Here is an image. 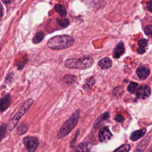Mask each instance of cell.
I'll return each mask as SVG.
<instances>
[{"label":"cell","instance_id":"obj_1","mask_svg":"<svg viewBox=\"0 0 152 152\" xmlns=\"http://www.w3.org/2000/svg\"><path fill=\"white\" fill-rule=\"evenodd\" d=\"M74 39L67 35L56 36L50 38L48 42V46L52 49H62L73 45Z\"/></svg>","mask_w":152,"mask_h":152},{"label":"cell","instance_id":"obj_2","mask_svg":"<svg viewBox=\"0 0 152 152\" xmlns=\"http://www.w3.org/2000/svg\"><path fill=\"white\" fill-rule=\"evenodd\" d=\"M93 59L90 56H84L78 59H68L65 61L64 65L69 68L85 69L93 64Z\"/></svg>","mask_w":152,"mask_h":152},{"label":"cell","instance_id":"obj_3","mask_svg":"<svg viewBox=\"0 0 152 152\" xmlns=\"http://www.w3.org/2000/svg\"><path fill=\"white\" fill-rule=\"evenodd\" d=\"M79 116L80 112L78 110H77L73 113L69 119L64 122L58 133V138L59 139L65 137L69 133H70V132L76 126L78 121Z\"/></svg>","mask_w":152,"mask_h":152},{"label":"cell","instance_id":"obj_4","mask_svg":"<svg viewBox=\"0 0 152 152\" xmlns=\"http://www.w3.org/2000/svg\"><path fill=\"white\" fill-rule=\"evenodd\" d=\"M33 102V100L31 99H28L24 102V103L22 104V106H21L18 112L16 113L15 116H14V117L10 121L8 128L10 130H12L15 128V126L18 124L21 117L28 110V109L30 108V107L32 104Z\"/></svg>","mask_w":152,"mask_h":152},{"label":"cell","instance_id":"obj_5","mask_svg":"<svg viewBox=\"0 0 152 152\" xmlns=\"http://www.w3.org/2000/svg\"><path fill=\"white\" fill-rule=\"evenodd\" d=\"M23 142L28 152H35L39 145L38 139L33 136H27L24 137Z\"/></svg>","mask_w":152,"mask_h":152},{"label":"cell","instance_id":"obj_6","mask_svg":"<svg viewBox=\"0 0 152 152\" xmlns=\"http://www.w3.org/2000/svg\"><path fill=\"white\" fill-rule=\"evenodd\" d=\"M151 94V90L148 86H141L137 91V96L138 98L141 99H147Z\"/></svg>","mask_w":152,"mask_h":152},{"label":"cell","instance_id":"obj_7","mask_svg":"<svg viewBox=\"0 0 152 152\" xmlns=\"http://www.w3.org/2000/svg\"><path fill=\"white\" fill-rule=\"evenodd\" d=\"M112 137V134L107 127L102 128L99 133V140L102 142H106L109 141Z\"/></svg>","mask_w":152,"mask_h":152},{"label":"cell","instance_id":"obj_8","mask_svg":"<svg viewBox=\"0 0 152 152\" xmlns=\"http://www.w3.org/2000/svg\"><path fill=\"white\" fill-rule=\"evenodd\" d=\"M125 52V47L124 44L121 42L116 46L113 50V57L115 59L119 58Z\"/></svg>","mask_w":152,"mask_h":152},{"label":"cell","instance_id":"obj_9","mask_svg":"<svg viewBox=\"0 0 152 152\" xmlns=\"http://www.w3.org/2000/svg\"><path fill=\"white\" fill-rule=\"evenodd\" d=\"M11 102L10 94H7L2 99H0V112L6 110L10 106Z\"/></svg>","mask_w":152,"mask_h":152},{"label":"cell","instance_id":"obj_10","mask_svg":"<svg viewBox=\"0 0 152 152\" xmlns=\"http://www.w3.org/2000/svg\"><path fill=\"white\" fill-rule=\"evenodd\" d=\"M137 74L141 80L146 79L150 75V70L145 66H140L137 69Z\"/></svg>","mask_w":152,"mask_h":152},{"label":"cell","instance_id":"obj_11","mask_svg":"<svg viewBox=\"0 0 152 152\" xmlns=\"http://www.w3.org/2000/svg\"><path fill=\"white\" fill-rule=\"evenodd\" d=\"M145 132H146L145 128H143V129H141L140 130L135 131L131 134V135L130 136V139H131V140H132L133 141H137L138 139L142 137L145 135Z\"/></svg>","mask_w":152,"mask_h":152},{"label":"cell","instance_id":"obj_12","mask_svg":"<svg viewBox=\"0 0 152 152\" xmlns=\"http://www.w3.org/2000/svg\"><path fill=\"white\" fill-rule=\"evenodd\" d=\"M91 145L89 144L88 142H82L80 144L75 152H91Z\"/></svg>","mask_w":152,"mask_h":152},{"label":"cell","instance_id":"obj_13","mask_svg":"<svg viewBox=\"0 0 152 152\" xmlns=\"http://www.w3.org/2000/svg\"><path fill=\"white\" fill-rule=\"evenodd\" d=\"M99 65L102 69H107L112 66V62L109 58H104L99 61Z\"/></svg>","mask_w":152,"mask_h":152},{"label":"cell","instance_id":"obj_14","mask_svg":"<svg viewBox=\"0 0 152 152\" xmlns=\"http://www.w3.org/2000/svg\"><path fill=\"white\" fill-rule=\"evenodd\" d=\"M150 136L147 137L142 141H141L140 143L137 145V148L136 150L140 152H142L145 150L146 147L148 145L150 142Z\"/></svg>","mask_w":152,"mask_h":152},{"label":"cell","instance_id":"obj_15","mask_svg":"<svg viewBox=\"0 0 152 152\" xmlns=\"http://www.w3.org/2000/svg\"><path fill=\"white\" fill-rule=\"evenodd\" d=\"M55 11L59 14V15L62 17H64L66 15V11L65 8L60 4H57L55 6Z\"/></svg>","mask_w":152,"mask_h":152},{"label":"cell","instance_id":"obj_16","mask_svg":"<svg viewBox=\"0 0 152 152\" xmlns=\"http://www.w3.org/2000/svg\"><path fill=\"white\" fill-rule=\"evenodd\" d=\"M76 80H77L76 77L74 75H67L64 78V81L68 86L74 84L75 83Z\"/></svg>","mask_w":152,"mask_h":152},{"label":"cell","instance_id":"obj_17","mask_svg":"<svg viewBox=\"0 0 152 152\" xmlns=\"http://www.w3.org/2000/svg\"><path fill=\"white\" fill-rule=\"evenodd\" d=\"M43 37H44V34L41 31L37 32L33 38V42L34 43H38L40 41H42Z\"/></svg>","mask_w":152,"mask_h":152},{"label":"cell","instance_id":"obj_18","mask_svg":"<svg viewBox=\"0 0 152 152\" xmlns=\"http://www.w3.org/2000/svg\"><path fill=\"white\" fill-rule=\"evenodd\" d=\"M27 130V124L25 123H21L18 127L17 132L19 135H21L24 134Z\"/></svg>","mask_w":152,"mask_h":152},{"label":"cell","instance_id":"obj_19","mask_svg":"<svg viewBox=\"0 0 152 152\" xmlns=\"http://www.w3.org/2000/svg\"><path fill=\"white\" fill-rule=\"evenodd\" d=\"M94 83H95V81H94V79L93 78V77H91V78H88L84 86V88L85 90L90 89L94 84Z\"/></svg>","mask_w":152,"mask_h":152},{"label":"cell","instance_id":"obj_20","mask_svg":"<svg viewBox=\"0 0 152 152\" xmlns=\"http://www.w3.org/2000/svg\"><path fill=\"white\" fill-rule=\"evenodd\" d=\"M138 87V84L135 82H131L128 86V90L130 93H134Z\"/></svg>","mask_w":152,"mask_h":152},{"label":"cell","instance_id":"obj_21","mask_svg":"<svg viewBox=\"0 0 152 152\" xmlns=\"http://www.w3.org/2000/svg\"><path fill=\"white\" fill-rule=\"evenodd\" d=\"M124 92V88L122 87L121 86H118V87H116L114 89H113V94L117 97H119V96H121L123 93Z\"/></svg>","mask_w":152,"mask_h":152},{"label":"cell","instance_id":"obj_22","mask_svg":"<svg viewBox=\"0 0 152 152\" xmlns=\"http://www.w3.org/2000/svg\"><path fill=\"white\" fill-rule=\"evenodd\" d=\"M130 149L129 144H125L115 150L114 152H128Z\"/></svg>","mask_w":152,"mask_h":152},{"label":"cell","instance_id":"obj_23","mask_svg":"<svg viewBox=\"0 0 152 152\" xmlns=\"http://www.w3.org/2000/svg\"><path fill=\"white\" fill-rule=\"evenodd\" d=\"M7 130V125L4 124L0 126V142L4 138Z\"/></svg>","mask_w":152,"mask_h":152},{"label":"cell","instance_id":"obj_24","mask_svg":"<svg viewBox=\"0 0 152 152\" xmlns=\"http://www.w3.org/2000/svg\"><path fill=\"white\" fill-rule=\"evenodd\" d=\"M145 33L152 39V25L147 26L144 30Z\"/></svg>","mask_w":152,"mask_h":152},{"label":"cell","instance_id":"obj_25","mask_svg":"<svg viewBox=\"0 0 152 152\" xmlns=\"http://www.w3.org/2000/svg\"><path fill=\"white\" fill-rule=\"evenodd\" d=\"M147 40L145 39H141L139 40L138 42V45H139V48H145V47L147 45Z\"/></svg>","mask_w":152,"mask_h":152},{"label":"cell","instance_id":"obj_26","mask_svg":"<svg viewBox=\"0 0 152 152\" xmlns=\"http://www.w3.org/2000/svg\"><path fill=\"white\" fill-rule=\"evenodd\" d=\"M58 23L61 27H66L69 24V21L67 19L60 20L58 21Z\"/></svg>","mask_w":152,"mask_h":152},{"label":"cell","instance_id":"obj_27","mask_svg":"<svg viewBox=\"0 0 152 152\" xmlns=\"http://www.w3.org/2000/svg\"><path fill=\"white\" fill-rule=\"evenodd\" d=\"M147 8L148 11L152 12V0L149 1L147 4Z\"/></svg>","mask_w":152,"mask_h":152},{"label":"cell","instance_id":"obj_28","mask_svg":"<svg viewBox=\"0 0 152 152\" xmlns=\"http://www.w3.org/2000/svg\"><path fill=\"white\" fill-rule=\"evenodd\" d=\"M123 119H124V118L120 115H118L116 116V117L115 118V120L118 122H121V121H123Z\"/></svg>","mask_w":152,"mask_h":152},{"label":"cell","instance_id":"obj_29","mask_svg":"<svg viewBox=\"0 0 152 152\" xmlns=\"http://www.w3.org/2000/svg\"><path fill=\"white\" fill-rule=\"evenodd\" d=\"M2 12H3V8H2V4L0 2V17L2 15Z\"/></svg>","mask_w":152,"mask_h":152},{"label":"cell","instance_id":"obj_30","mask_svg":"<svg viewBox=\"0 0 152 152\" xmlns=\"http://www.w3.org/2000/svg\"><path fill=\"white\" fill-rule=\"evenodd\" d=\"M11 0H2V1L5 4H9Z\"/></svg>","mask_w":152,"mask_h":152},{"label":"cell","instance_id":"obj_31","mask_svg":"<svg viewBox=\"0 0 152 152\" xmlns=\"http://www.w3.org/2000/svg\"><path fill=\"white\" fill-rule=\"evenodd\" d=\"M135 152H140V151H137V150H136Z\"/></svg>","mask_w":152,"mask_h":152}]
</instances>
